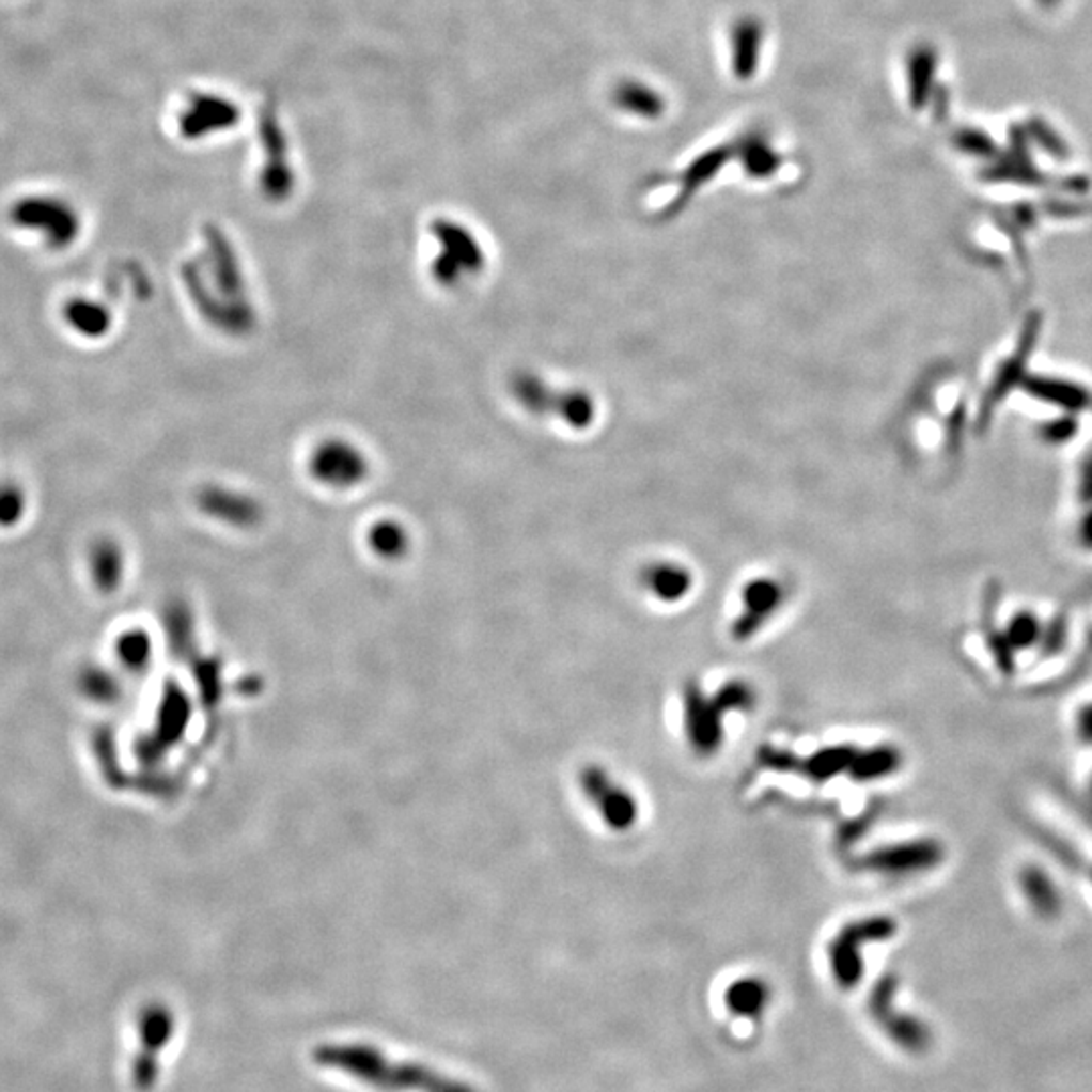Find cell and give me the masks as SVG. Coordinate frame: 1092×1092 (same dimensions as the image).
I'll return each mask as SVG.
<instances>
[{"mask_svg":"<svg viewBox=\"0 0 1092 1092\" xmlns=\"http://www.w3.org/2000/svg\"><path fill=\"white\" fill-rule=\"evenodd\" d=\"M754 690L743 680H731L715 695H706L690 682L684 688V733L692 751L702 756L715 754L722 745L724 716L731 711H751Z\"/></svg>","mask_w":1092,"mask_h":1092,"instance_id":"cell-1","label":"cell"},{"mask_svg":"<svg viewBox=\"0 0 1092 1092\" xmlns=\"http://www.w3.org/2000/svg\"><path fill=\"white\" fill-rule=\"evenodd\" d=\"M518 401L530 414L550 417L571 434H589L599 421V401L584 387H557L545 378L522 375L514 380Z\"/></svg>","mask_w":1092,"mask_h":1092,"instance_id":"cell-2","label":"cell"},{"mask_svg":"<svg viewBox=\"0 0 1092 1092\" xmlns=\"http://www.w3.org/2000/svg\"><path fill=\"white\" fill-rule=\"evenodd\" d=\"M310 478L328 490L348 492L366 482L371 459L362 448L346 437H328L308 455Z\"/></svg>","mask_w":1092,"mask_h":1092,"instance_id":"cell-3","label":"cell"},{"mask_svg":"<svg viewBox=\"0 0 1092 1092\" xmlns=\"http://www.w3.org/2000/svg\"><path fill=\"white\" fill-rule=\"evenodd\" d=\"M435 227V237L439 241L432 264L435 280L446 287L475 280L486 267V253L478 237L470 229L455 223Z\"/></svg>","mask_w":1092,"mask_h":1092,"instance_id":"cell-4","label":"cell"},{"mask_svg":"<svg viewBox=\"0 0 1092 1092\" xmlns=\"http://www.w3.org/2000/svg\"><path fill=\"white\" fill-rule=\"evenodd\" d=\"M11 221L19 229L38 235L43 244L53 251L74 246L81 229L76 210L51 197L22 199L11 210Z\"/></svg>","mask_w":1092,"mask_h":1092,"instance_id":"cell-5","label":"cell"},{"mask_svg":"<svg viewBox=\"0 0 1092 1092\" xmlns=\"http://www.w3.org/2000/svg\"><path fill=\"white\" fill-rule=\"evenodd\" d=\"M896 933V924L888 917H868L847 923L829 942V967L840 985L852 987L862 978L860 949L864 945L886 941Z\"/></svg>","mask_w":1092,"mask_h":1092,"instance_id":"cell-6","label":"cell"},{"mask_svg":"<svg viewBox=\"0 0 1092 1092\" xmlns=\"http://www.w3.org/2000/svg\"><path fill=\"white\" fill-rule=\"evenodd\" d=\"M856 747L852 745H836V747H826V749H820L817 753L810 754L806 759H799L790 751H781V749H775V747H765L761 749L759 753V761L769 767V769H779V771H792L801 773L804 777H808L815 783H826L829 779L838 777V775H847L852 773L854 767V761L858 756Z\"/></svg>","mask_w":1092,"mask_h":1092,"instance_id":"cell-7","label":"cell"},{"mask_svg":"<svg viewBox=\"0 0 1092 1092\" xmlns=\"http://www.w3.org/2000/svg\"><path fill=\"white\" fill-rule=\"evenodd\" d=\"M941 860L942 847L935 840H908L870 852L862 867L886 878H910L933 870Z\"/></svg>","mask_w":1092,"mask_h":1092,"instance_id":"cell-8","label":"cell"},{"mask_svg":"<svg viewBox=\"0 0 1092 1092\" xmlns=\"http://www.w3.org/2000/svg\"><path fill=\"white\" fill-rule=\"evenodd\" d=\"M581 790L584 797L597 808L605 826L613 831L634 828L638 820V804L634 795L620 787L609 773L597 765H589L581 773Z\"/></svg>","mask_w":1092,"mask_h":1092,"instance_id":"cell-9","label":"cell"},{"mask_svg":"<svg viewBox=\"0 0 1092 1092\" xmlns=\"http://www.w3.org/2000/svg\"><path fill=\"white\" fill-rule=\"evenodd\" d=\"M896 985L890 980L880 981V985L874 992L872 1005L874 1016L878 1017L880 1026H885L886 1034L894 1040L896 1046H901L908 1055H924L933 1046V1030L921 1017L910 1016L904 1012H896L892 1005Z\"/></svg>","mask_w":1092,"mask_h":1092,"instance_id":"cell-10","label":"cell"},{"mask_svg":"<svg viewBox=\"0 0 1092 1092\" xmlns=\"http://www.w3.org/2000/svg\"><path fill=\"white\" fill-rule=\"evenodd\" d=\"M785 602V587L773 577H754L740 589V611L731 625L736 641L751 640Z\"/></svg>","mask_w":1092,"mask_h":1092,"instance_id":"cell-11","label":"cell"},{"mask_svg":"<svg viewBox=\"0 0 1092 1092\" xmlns=\"http://www.w3.org/2000/svg\"><path fill=\"white\" fill-rule=\"evenodd\" d=\"M640 584L658 602L678 603L686 595H690L695 577L688 566L676 561L658 559L643 565L640 571Z\"/></svg>","mask_w":1092,"mask_h":1092,"instance_id":"cell-12","label":"cell"},{"mask_svg":"<svg viewBox=\"0 0 1092 1092\" xmlns=\"http://www.w3.org/2000/svg\"><path fill=\"white\" fill-rule=\"evenodd\" d=\"M63 321L85 339H102L112 328L108 308L92 298H72L63 306Z\"/></svg>","mask_w":1092,"mask_h":1092,"instance_id":"cell-13","label":"cell"},{"mask_svg":"<svg viewBox=\"0 0 1092 1092\" xmlns=\"http://www.w3.org/2000/svg\"><path fill=\"white\" fill-rule=\"evenodd\" d=\"M1019 888L1026 899L1028 906L1036 912L1038 917L1050 919L1056 917L1060 910V894L1052 878L1036 867H1028L1021 870L1019 876Z\"/></svg>","mask_w":1092,"mask_h":1092,"instance_id":"cell-14","label":"cell"},{"mask_svg":"<svg viewBox=\"0 0 1092 1092\" xmlns=\"http://www.w3.org/2000/svg\"><path fill=\"white\" fill-rule=\"evenodd\" d=\"M901 767V753L890 745H878L872 749H860L854 761L849 777L854 781H878Z\"/></svg>","mask_w":1092,"mask_h":1092,"instance_id":"cell-15","label":"cell"},{"mask_svg":"<svg viewBox=\"0 0 1092 1092\" xmlns=\"http://www.w3.org/2000/svg\"><path fill=\"white\" fill-rule=\"evenodd\" d=\"M233 120V113L227 108L225 104L221 102H203L189 120L185 122V128L187 130H194V132H205L208 124H229Z\"/></svg>","mask_w":1092,"mask_h":1092,"instance_id":"cell-16","label":"cell"},{"mask_svg":"<svg viewBox=\"0 0 1092 1092\" xmlns=\"http://www.w3.org/2000/svg\"><path fill=\"white\" fill-rule=\"evenodd\" d=\"M27 509L25 494L15 484H0V527H15Z\"/></svg>","mask_w":1092,"mask_h":1092,"instance_id":"cell-17","label":"cell"},{"mask_svg":"<svg viewBox=\"0 0 1092 1092\" xmlns=\"http://www.w3.org/2000/svg\"><path fill=\"white\" fill-rule=\"evenodd\" d=\"M371 543L377 546L378 550L385 552H396L407 543V532L399 522L393 520H380L371 530Z\"/></svg>","mask_w":1092,"mask_h":1092,"instance_id":"cell-18","label":"cell"},{"mask_svg":"<svg viewBox=\"0 0 1092 1092\" xmlns=\"http://www.w3.org/2000/svg\"><path fill=\"white\" fill-rule=\"evenodd\" d=\"M765 989L759 981H743L733 985L731 992V1003L736 1008H754L763 1001Z\"/></svg>","mask_w":1092,"mask_h":1092,"instance_id":"cell-19","label":"cell"},{"mask_svg":"<svg viewBox=\"0 0 1092 1092\" xmlns=\"http://www.w3.org/2000/svg\"><path fill=\"white\" fill-rule=\"evenodd\" d=\"M1010 638H1012V650H1024L1021 645H1030L1038 638V623L1032 618H1017L1016 622L1010 623Z\"/></svg>","mask_w":1092,"mask_h":1092,"instance_id":"cell-20","label":"cell"},{"mask_svg":"<svg viewBox=\"0 0 1092 1092\" xmlns=\"http://www.w3.org/2000/svg\"><path fill=\"white\" fill-rule=\"evenodd\" d=\"M1074 733L1082 745L1092 747V700L1080 706L1074 716Z\"/></svg>","mask_w":1092,"mask_h":1092,"instance_id":"cell-21","label":"cell"},{"mask_svg":"<svg viewBox=\"0 0 1092 1092\" xmlns=\"http://www.w3.org/2000/svg\"><path fill=\"white\" fill-rule=\"evenodd\" d=\"M1089 790H1091V795H1092V779H1091V787H1089Z\"/></svg>","mask_w":1092,"mask_h":1092,"instance_id":"cell-22","label":"cell"}]
</instances>
